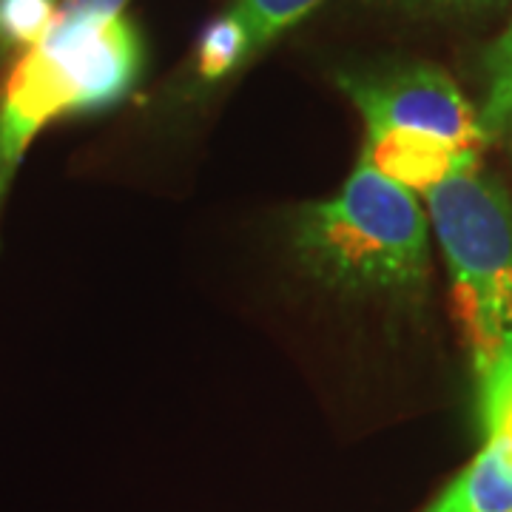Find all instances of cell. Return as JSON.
I'll list each match as a JSON object with an SVG mask.
<instances>
[{
    "label": "cell",
    "mask_w": 512,
    "mask_h": 512,
    "mask_svg": "<svg viewBox=\"0 0 512 512\" xmlns=\"http://www.w3.org/2000/svg\"><path fill=\"white\" fill-rule=\"evenodd\" d=\"M143 37L128 18L72 20L26 49L0 89V208L29 146L66 114L123 103L143 72Z\"/></svg>",
    "instance_id": "6da1fadb"
},
{
    "label": "cell",
    "mask_w": 512,
    "mask_h": 512,
    "mask_svg": "<svg viewBox=\"0 0 512 512\" xmlns=\"http://www.w3.org/2000/svg\"><path fill=\"white\" fill-rule=\"evenodd\" d=\"M305 271L342 293H416L427 279V217L410 188L367 163L293 228Z\"/></svg>",
    "instance_id": "7a4b0ae2"
},
{
    "label": "cell",
    "mask_w": 512,
    "mask_h": 512,
    "mask_svg": "<svg viewBox=\"0 0 512 512\" xmlns=\"http://www.w3.org/2000/svg\"><path fill=\"white\" fill-rule=\"evenodd\" d=\"M424 197L453 279V311L484 376L512 353V200L478 168Z\"/></svg>",
    "instance_id": "3957f363"
},
{
    "label": "cell",
    "mask_w": 512,
    "mask_h": 512,
    "mask_svg": "<svg viewBox=\"0 0 512 512\" xmlns=\"http://www.w3.org/2000/svg\"><path fill=\"white\" fill-rule=\"evenodd\" d=\"M370 134H413L447 146L481 151L487 134L478 111L461 94L453 77L436 66H387L376 72H350L339 77Z\"/></svg>",
    "instance_id": "277c9868"
},
{
    "label": "cell",
    "mask_w": 512,
    "mask_h": 512,
    "mask_svg": "<svg viewBox=\"0 0 512 512\" xmlns=\"http://www.w3.org/2000/svg\"><path fill=\"white\" fill-rule=\"evenodd\" d=\"M481 151L456 148L413 134H370L365 140L362 163L376 168L379 174L396 180L410 191L427 194L444 180L478 168Z\"/></svg>",
    "instance_id": "5b68a950"
},
{
    "label": "cell",
    "mask_w": 512,
    "mask_h": 512,
    "mask_svg": "<svg viewBox=\"0 0 512 512\" xmlns=\"http://www.w3.org/2000/svg\"><path fill=\"white\" fill-rule=\"evenodd\" d=\"M424 512H512V456L495 441L478 453Z\"/></svg>",
    "instance_id": "8992f818"
},
{
    "label": "cell",
    "mask_w": 512,
    "mask_h": 512,
    "mask_svg": "<svg viewBox=\"0 0 512 512\" xmlns=\"http://www.w3.org/2000/svg\"><path fill=\"white\" fill-rule=\"evenodd\" d=\"M487 94L481 106V128L487 140H501L512 146V23L495 40L484 57Z\"/></svg>",
    "instance_id": "52a82bcc"
},
{
    "label": "cell",
    "mask_w": 512,
    "mask_h": 512,
    "mask_svg": "<svg viewBox=\"0 0 512 512\" xmlns=\"http://www.w3.org/2000/svg\"><path fill=\"white\" fill-rule=\"evenodd\" d=\"M319 3L325 0H234L225 15L242 29L248 40V55L254 57L285 29L308 18Z\"/></svg>",
    "instance_id": "ba28073f"
},
{
    "label": "cell",
    "mask_w": 512,
    "mask_h": 512,
    "mask_svg": "<svg viewBox=\"0 0 512 512\" xmlns=\"http://www.w3.org/2000/svg\"><path fill=\"white\" fill-rule=\"evenodd\" d=\"M63 0H0V63L32 49L52 29Z\"/></svg>",
    "instance_id": "9c48e42d"
},
{
    "label": "cell",
    "mask_w": 512,
    "mask_h": 512,
    "mask_svg": "<svg viewBox=\"0 0 512 512\" xmlns=\"http://www.w3.org/2000/svg\"><path fill=\"white\" fill-rule=\"evenodd\" d=\"M248 60H251L248 40L225 12L205 26L197 46V72L202 80H222L225 74L237 72Z\"/></svg>",
    "instance_id": "30bf717a"
},
{
    "label": "cell",
    "mask_w": 512,
    "mask_h": 512,
    "mask_svg": "<svg viewBox=\"0 0 512 512\" xmlns=\"http://www.w3.org/2000/svg\"><path fill=\"white\" fill-rule=\"evenodd\" d=\"M481 427L512 456V353L481 376Z\"/></svg>",
    "instance_id": "8fae6325"
},
{
    "label": "cell",
    "mask_w": 512,
    "mask_h": 512,
    "mask_svg": "<svg viewBox=\"0 0 512 512\" xmlns=\"http://www.w3.org/2000/svg\"><path fill=\"white\" fill-rule=\"evenodd\" d=\"M359 3L399 15L427 18V15H470V12L501 6L507 0H359Z\"/></svg>",
    "instance_id": "7c38bea8"
},
{
    "label": "cell",
    "mask_w": 512,
    "mask_h": 512,
    "mask_svg": "<svg viewBox=\"0 0 512 512\" xmlns=\"http://www.w3.org/2000/svg\"><path fill=\"white\" fill-rule=\"evenodd\" d=\"M128 0H63L57 15L72 20H109L120 18Z\"/></svg>",
    "instance_id": "4fadbf2b"
}]
</instances>
